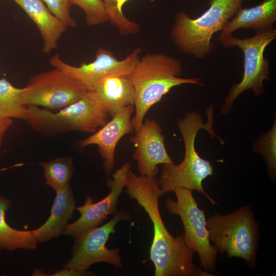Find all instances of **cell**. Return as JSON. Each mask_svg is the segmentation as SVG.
<instances>
[{
	"label": "cell",
	"instance_id": "cell-21",
	"mask_svg": "<svg viewBox=\"0 0 276 276\" xmlns=\"http://www.w3.org/2000/svg\"><path fill=\"white\" fill-rule=\"evenodd\" d=\"M39 164L43 169L47 185L55 192L69 183L73 172L71 158H58Z\"/></svg>",
	"mask_w": 276,
	"mask_h": 276
},
{
	"label": "cell",
	"instance_id": "cell-4",
	"mask_svg": "<svg viewBox=\"0 0 276 276\" xmlns=\"http://www.w3.org/2000/svg\"><path fill=\"white\" fill-rule=\"evenodd\" d=\"M243 0H209V8L196 18L184 11L176 13L170 30V38L182 53L203 59L214 48L212 41L216 32L236 13Z\"/></svg>",
	"mask_w": 276,
	"mask_h": 276
},
{
	"label": "cell",
	"instance_id": "cell-15",
	"mask_svg": "<svg viewBox=\"0 0 276 276\" xmlns=\"http://www.w3.org/2000/svg\"><path fill=\"white\" fill-rule=\"evenodd\" d=\"M88 91L108 116L113 117L121 109L134 105V89L127 76L105 77Z\"/></svg>",
	"mask_w": 276,
	"mask_h": 276
},
{
	"label": "cell",
	"instance_id": "cell-18",
	"mask_svg": "<svg viewBox=\"0 0 276 276\" xmlns=\"http://www.w3.org/2000/svg\"><path fill=\"white\" fill-rule=\"evenodd\" d=\"M56 193L50 216L43 225L33 229L37 243L48 241L63 234L75 210L74 195L69 183Z\"/></svg>",
	"mask_w": 276,
	"mask_h": 276
},
{
	"label": "cell",
	"instance_id": "cell-23",
	"mask_svg": "<svg viewBox=\"0 0 276 276\" xmlns=\"http://www.w3.org/2000/svg\"><path fill=\"white\" fill-rule=\"evenodd\" d=\"M129 0H102L108 17V21L114 27L121 35L137 33L139 25L128 19L122 10L123 5ZM153 2L154 0H149Z\"/></svg>",
	"mask_w": 276,
	"mask_h": 276
},
{
	"label": "cell",
	"instance_id": "cell-28",
	"mask_svg": "<svg viewBox=\"0 0 276 276\" xmlns=\"http://www.w3.org/2000/svg\"></svg>",
	"mask_w": 276,
	"mask_h": 276
},
{
	"label": "cell",
	"instance_id": "cell-5",
	"mask_svg": "<svg viewBox=\"0 0 276 276\" xmlns=\"http://www.w3.org/2000/svg\"><path fill=\"white\" fill-rule=\"evenodd\" d=\"M206 226L218 252H225L228 258H242L249 267H256L259 225L250 206H243L225 215L216 213L206 219Z\"/></svg>",
	"mask_w": 276,
	"mask_h": 276
},
{
	"label": "cell",
	"instance_id": "cell-24",
	"mask_svg": "<svg viewBox=\"0 0 276 276\" xmlns=\"http://www.w3.org/2000/svg\"><path fill=\"white\" fill-rule=\"evenodd\" d=\"M72 5L80 7L85 14L88 26H95L108 21V17L102 0H69Z\"/></svg>",
	"mask_w": 276,
	"mask_h": 276
},
{
	"label": "cell",
	"instance_id": "cell-2",
	"mask_svg": "<svg viewBox=\"0 0 276 276\" xmlns=\"http://www.w3.org/2000/svg\"><path fill=\"white\" fill-rule=\"evenodd\" d=\"M208 121L203 123L201 115L194 110L187 112L185 117L178 121V128L182 136L185 148L182 162L178 164H163L158 185L164 194L173 192L176 188H185L201 193L214 205L217 202L204 190L202 181L213 175V167L211 162L201 158L195 148V140L198 132L205 130L211 137H217L221 144L224 142L215 133L213 106L206 109Z\"/></svg>",
	"mask_w": 276,
	"mask_h": 276
},
{
	"label": "cell",
	"instance_id": "cell-12",
	"mask_svg": "<svg viewBox=\"0 0 276 276\" xmlns=\"http://www.w3.org/2000/svg\"><path fill=\"white\" fill-rule=\"evenodd\" d=\"M130 166L129 163H125L116 170L112 178L107 180L106 184L110 191L103 199L95 203L93 198L87 196L83 205L75 207V210L80 212V217L72 223L67 224L63 234L75 239L97 227L108 215L114 214L117 211L120 195L126 185Z\"/></svg>",
	"mask_w": 276,
	"mask_h": 276
},
{
	"label": "cell",
	"instance_id": "cell-19",
	"mask_svg": "<svg viewBox=\"0 0 276 276\" xmlns=\"http://www.w3.org/2000/svg\"><path fill=\"white\" fill-rule=\"evenodd\" d=\"M10 205L9 200L0 196V249L12 251L17 249H35L37 242L33 230H17L7 223L5 212Z\"/></svg>",
	"mask_w": 276,
	"mask_h": 276
},
{
	"label": "cell",
	"instance_id": "cell-11",
	"mask_svg": "<svg viewBox=\"0 0 276 276\" xmlns=\"http://www.w3.org/2000/svg\"><path fill=\"white\" fill-rule=\"evenodd\" d=\"M141 51V48H136L125 59L119 60L110 51L99 48L93 62L83 63L79 66L66 63L58 55L52 57L50 63L53 67L59 68L81 81L89 90L105 77L129 75L140 59Z\"/></svg>",
	"mask_w": 276,
	"mask_h": 276
},
{
	"label": "cell",
	"instance_id": "cell-20",
	"mask_svg": "<svg viewBox=\"0 0 276 276\" xmlns=\"http://www.w3.org/2000/svg\"><path fill=\"white\" fill-rule=\"evenodd\" d=\"M23 88L14 86L6 78L0 79V116L3 118L24 120L28 111V106L20 101Z\"/></svg>",
	"mask_w": 276,
	"mask_h": 276
},
{
	"label": "cell",
	"instance_id": "cell-16",
	"mask_svg": "<svg viewBox=\"0 0 276 276\" xmlns=\"http://www.w3.org/2000/svg\"><path fill=\"white\" fill-rule=\"evenodd\" d=\"M276 21V0H264L249 8H240L223 27L218 37L220 42L232 36L238 29H254L256 33L274 29Z\"/></svg>",
	"mask_w": 276,
	"mask_h": 276
},
{
	"label": "cell",
	"instance_id": "cell-10",
	"mask_svg": "<svg viewBox=\"0 0 276 276\" xmlns=\"http://www.w3.org/2000/svg\"><path fill=\"white\" fill-rule=\"evenodd\" d=\"M104 225L95 227L75 238L72 257L64 266L80 271H87L90 266L98 262H106L119 268L123 266L119 249H108L106 243L110 235L115 233L114 227L120 221H129L131 214L122 210L112 215Z\"/></svg>",
	"mask_w": 276,
	"mask_h": 276
},
{
	"label": "cell",
	"instance_id": "cell-25",
	"mask_svg": "<svg viewBox=\"0 0 276 276\" xmlns=\"http://www.w3.org/2000/svg\"><path fill=\"white\" fill-rule=\"evenodd\" d=\"M48 8L59 20L68 27L76 28L77 22L71 17L70 9L72 5L69 0H41Z\"/></svg>",
	"mask_w": 276,
	"mask_h": 276
},
{
	"label": "cell",
	"instance_id": "cell-3",
	"mask_svg": "<svg viewBox=\"0 0 276 276\" xmlns=\"http://www.w3.org/2000/svg\"><path fill=\"white\" fill-rule=\"evenodd\" d=\"M181 63L164 53H148L140 59L129 78L135 91L133 131H137L149 109L173 87L183 84L203 85L199 78H181Z\"/></svg>",
	"mask_w": 276,
	"mask_h": 276
},
{
	"label": "cell",
	"instance_id": "cell-7",
	"mask_svg": "<svg viewBox=\"0 0 276 276\" xmlns=\"http://www.w3.org/2000/svg\"><path fill=\"white\" fill-rule=\"evenodd\" d=\"M276 38L275 29L256 33L251 37L239 38L233 36L220 42L224 48L238 47L244 56V72L241 80L234 84L225 97L221 107V112L229 113L237 97L244 91L251 90L255 96L263 93V81H270L269 60L264 56L267 47Z\"/></svg>",
	"mask_w": 276,
	"mask_h": 276
},
{
	"label": "cell",
	"instance_id": "cell-9",
	"mask_svg": "<svg viewBox=\"0 0 276 276\" xmlns=\"http://www.w3.org/2000/svg\"><path fill=\"white\" fill-rule=\"evenodd\" d=\"M87 91L81 81L54 67L32 77L23 87L20 99L27 106L60 109L78 101Z\"/></svg>",
	"mask_w": 276,
	"mask_h": 276
},
{
	"label": "cell",
	"instance_id": "cell-13",
	"mask_svg": "<svg viewBox=\"0 0 276 276\" xmlns=\"http://www.w3.org/2000/svg\"><path fill=\"white\" fill-rule=\"evenodd\" d=\"M130 140L135 146L133 157L137 162L141 175L154 178L159 171L157 165L174 163L167 153L164 135L155 119H146Z\"/></svg>",
	"mask_w": 276,
	"mask_h": 276
},
{
	"label": "cell",
	"instance_id": "cell-22",
	"mask_svg": "<svg viewBox=\"0 0 276 276\" xmlns=\"http://www.w3.org/2000/svg\"><path fill=\"white\" fill-rule=\"evenodd\" d=\"M276 121L271 128L257 139L253 151L264 159L269 178L273 182L276 178Z\"/></svg>",
	"mask_w": 276,
	"mask_h": 276
},
{
	"label": "cell",
	"instance_id": "cell-6",
	"mask_svg": "<svg viewBox=\"0 0 276 276\" xmlns=\"http://www.w3.org/2000/svg\"><path fill=\"white\" fill-rule=\"evenodd\" d=\"M24 120L37 132L52 136L70 131L95 132L107 122L108 115L87 91L78 101L53 113L38 106H28Z\"/></svg>",
	"mask_w": 276,
	"mask_h": 276
},
{
	"label": "cell",
	"instance_id": "cell-26",
	"mask_svg": "<svg viewBox=\"0 0 276 276\" xmlns=\"http://www.w3.org/2000/svg\"><path fill=\"white\" fill-rule=\"evenodd\" d=\"M12 123L13 121L12 119L3 118L0 116V146L3 144L5 133L11 126Z\"/></svg>",
	"mask_w": 276,
	"mask_h": 276
},
{
	"label": "cell",
	"instance_id": "cell-8",
	"mask_svg": "<svg viewBox=\"0 0 276 276\" xmlns=\"http://www.w3.org/2000/svg\"><path fill=\"white\" fill-rule=\"evenodd\" d=\"M173 192L177 200L167 199L165 205L169 213L180 217L185 229L184 242L198 254L201 268L212 273L216 269L218 251L209 239L205 211L199 208L192 190L176 188Z\"/></svg>",
	"mask_w": 276,
	"mask_h": 276
},
{
	"label": "cell",
	"instance_id": "cell-17",
	"mask_svg": "<svg viewBox=\"0 0 276 276\" xmlns=\"http://www.w3.org/2000/svg\"><path fill=\"white\" fill-rule=\"evenodd\" d=\"M38 28L43 39L42 52L50 53L58 48L57 42L66 26L56 17L41 0H14Z\"/></svg>",
	"mask_w": 276,
	"mask_h": 276
},
{
	"label": "cell",
	"instance_id": "cell-14",
	"mask_svg": "<svg viewBox=\"0 0 276 276\" xmlns=\"http://www.w3.org/2000/svg\"><path fill=\"white\" fill-rule=\"evenodd\" d=\"M133 111V105L121 109L100 129L79 142L80 148L91 145L98 146L104 160V170L108 174L114 167V151L119 141L124 135L134 131L131 119Z\"/></svg>",
	"mask_w": 276,
	"mask_h": 276
},
{
	"label": "cell",
	"instance_id": "cell-1",
	"mask_svg": "<svg viewBox=\"0 0 276 276\" xmlns=\"http://www.w3.org/2000/svg\"><path fill=\"white\" fill-rule=\"evenodd\" d=\"M125 187L127 193L144 208L153 223L150 259L155 266V275H214L194 264L195 252L186 245L183 234L174 238L165 226L159 209V199L164 194L155 177L137 176L130 169Z\"/></svg>",
	"mask_w": 276,
	"mask_h": 276
},
{
	"label": "cell",
	"instance_id": "cell-27",
	"mask_svg": "<svg viewBox=\"0 0 276 276\" xmlns=\"http://www.w3.org/2000/svg\"><path fill=\"white\" fill-rule=\"evenodd\" d=\"M89 273L87 271H80L75 269L71 268H65L63 269L57 271L52 275L55 276H65V275H75V276H81L88 275Z\"/></svg>",
	"mask_w": 276,
	"mask_h": 276
}]
</instances>
